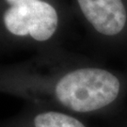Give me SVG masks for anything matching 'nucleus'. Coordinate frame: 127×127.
<instances>
[{
    "mask_svg": "<svg viewBox=\"0 0 127 127\" xmlns=\"http://www.w3.org/2000/svg\"><path fill=\"white\" fill-rule=\"evenodd\" d=\"M122 91L123 84L116 74L97 67L71 69L54 77L21 64L0 68V92L74 115L103 112L119 100Z\"/></svg>",
    "mask_w": 127,
    "mask_h": 127,
    "instance_id": "f257e3e1",
    "label": "nucleus"
},
{
    "mask_svg": "<svg viewBox=\"0 0 127 127\" xmlns=\"http://www.w3.org/2000/svg\"><path fill=\"white\" fill-rule=\"evenodd\" d=\"M58 27V11L46 0H0V34L9 41L44 42Z\"/></svg>",
    "mask_w": 127,
    "mask_h": 127,
    "instance_id": "f03ea898",
    "label": "nucleus"
},
{
    "mask_svg": "<svg viewBox=\"0 0 127 127\" xmlns=\"http://www.w3.org/2000/svg\"><path fill=\"white\" fill-rule=\"evenodd\" d=\"M82 13L97 31L105 36L117 35L126 23L122 0H77Z\"/></svg>",
    "mask_w": 127,
    "mask_h": 127,
    "instance_id": "7ed1b4c3",
    "label": "nucleus"
},
{
    "mask_svg": "<svg viewBox=\"0 0 127 127\" xmlns=\"http://www.w3.org/2000/svg\"><path fill=\"white\" fill-rule=\"evenodd\" d=\"M0 127H89L76 115L66 111L32 105L20 114L0 123Z\"/></svg>",
    "mask_w": 127,
    "mask_h": 127,
    "instance_id": "20e7f679",
    "label": "nucleus"
},
{
    "mask_svg": "<svg viewBox=\"0 0 127 127\" xmlns=\"http://www.w3.org/2000/svg\"><path fill=\"white\" fill-rule=\"evenodd\" d=\"M126 127H127V126H126Z\"/></svg>",
    "mask_w": 127,
    "mask_h": 127,
    "instance_id": "39448f33",
    "label": "nucleus"
}]
</instances>
